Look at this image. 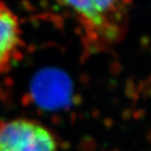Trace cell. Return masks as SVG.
Returning a JSON list of instances; mask_svg holds the SVG:
<instances>
[{
	"instance_id": "2",
	"label": "cell",
	"mask_w": 151,
	"mask_h": 151,
	"mask_svg": "<svg viewBox=\"0 0 151 151\" xmlns=\"http://www.w3.org/2000/svg\"><path fill=\"white\" fill-rule=\"evenodd\" d=\"M0 151H58V144L38 122L14 119L0 124Z\"/></svg>"
},
{
	"instance_id": "1",
	"label": "cell",
	"mask_w": 151,
	"mask_h": 151,
	"mask_svg": "<svg viewBox=\"0 0 151 151\" xmlns=\"http://www.w3.org/2000/svg\"><path fill=\"white\" fill-rule=\"evenodd\" d=\"M77 21L87 50H104L125 37L129 0H56Z\"/></svg>"
},
{
	"instance_id": "3",
	"label": "cell",
	"mask_w": 151,
	"mask_h": 151,
	"mask_svg": "<svg viewBox=\"0 0 151 151\" xmlns=\"http://www.w3.org/2000/svg\"><path fill=\"white\" fill-rule=\"evenodd\" d=\"M23 29L16 13L0 3V77L7 74L23 56Z\"/></svg>"
}]
</instances>
